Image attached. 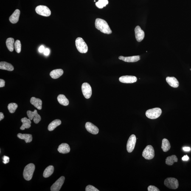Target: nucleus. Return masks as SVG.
Listing matches in <instances>:
<instances>
[{"label":"nucleus","instance_id":"5701e85b","mask_svg":"<svg viewBox=\"0 0 191 191\" xmlns=\"http://www.w3.org/2000/svg\"><path fill=\"white\" fill-rule=\"evenodd\" d=\"M17 136L20 139L24 140L26 143L31 142L33 139L32 136L31 134L19 133L17 135Z\"/></svg>","mask_w":191,"mask_h":191},{"label":"nucleus","instance_id":"e433bc0d","mask_svg":"<svg viewBox=\"0 0 191 191\" xmlns=\"http://www.w3.org/2000/svg\"><path fill=\"white\" fill-rule=\"evenodd\" d=\"M45 50L44 46H41L39 48L38 51L40 53H43L44 52Z\"/></svg>","mask_w":191,"mask_h":191},{"label":"nucleus","instance_id":"7ed1b4c3","mask_svg":"<svg viewBox=\"0 0 191 191\" xmlns=\"http://www.w3.org/2000/svg\"><path fill=\"white\" fill-rule=\"evenodd\" d=\"M75 45L77 50L81 53H86L88 52L87 45L83 38L78 37L76 39Z\"/></svg>","mask_w":191,"mask_h":191},{"label":"nucleus","instance_id":"7c9ffc66","mask_svg":"<svg viewBox=\"0 0 191 191\" xmlns=\"http://www.w3.org/2000/svg\"><path fill=\"white\" fill-rule=\"evenodd\" d=\"M18 107V105L17 104L14 103H9L7 106L9 111L11 113H15L17 108Z\"/></svg>","mask_w":191,"mask_h":191},{"label":"nucleus","instance_id":"aec40b11","mask_svg":"<svg viewBox=\"0 0 191 191\" xmlns=\"http://www.w3.org/2000/svg\"><path fill=\"white\" fill-rule=\"evenodd\" d=\"M31 120L28 119L27 118L24 117L21 119V121L22 123V125L20 127V129L22 130H25V128H29L31 127Z\"/></svg>","mask_w":191,"mask_h":191},{"label":"nucleus","instance_id":"72a5a7b5","mask_svg":"<svg viewBox=\"0 0 191 191\" xmlns=\"http://www.w3.org/2000/svg\"><path fill=\"white\" fill-rule=\"evenodd\" d=\"M147 190L148 191H160L158 188L154 186H149L147 188Z\"/></svg>","mask_w":191,"mask_h":191},{"label":"nucleus","instance_id":"f704fd0d","mask_svg":"<svg viewBox=\"0 0 191 191\" xmlns=\"http://www.w3.org/2000/svg\"><path fill=\"white\" fill-rule=\"evenodd\" d=\"M3 162L4 164L8 163L9 162V158L8 156H4L3 157Z\"/></svg>","mask_w":191,"mask_h":191},{"label":"nucleus","instance_id":"c85d7f7f","mask_svg":"<svg viewBox=\"0 0 191 191\" xmlns=\"http://www.w3.org/2000/svg\"><path fill=\"white\" fill-rule=\"evenodd\" d=\"M14 39L12 38H7L6 40V44L7 49L10 52H13L14 49Z\"/></svg>","mask_w":191,"mask_h":191},{"label":"nucleus","instance_id":"c9c22d12","mask_svg":"<svg viewBox=\"0 0 191 191\" xmlns=\"http://www.w3.org/2000/svg\"><path fill=\"white\" fill-rule=\"evenodd\" d=\"M5 85V81L2 79L0 80V88L3 87Z\"/></svg>","mask_w":191,"mask_h":191},{"label":"nucleus","instance_id":"ea45409f","mask_svg":"<svg viewBox=\"0 0 191 191\" xmlns=\"http://www.w3.org/2000/svg\"><path fill=\"white\" fill-rule=\"evenodd\" d=\"M183 150L185 151L188 152L190 151V148L189 147H183Z\"/></svg>","mask_w":191,"mask_h":191},{"label":"nucleus","instance_id":"423d86ee","mask_svg":"<svg viewBox=\"0 0 191 191\" xmlns=\"http://www.w3.org/2000/svg\"><path fill=\"white\" fill-rule=\"evenodd\" d=\"M164 184L169 188L176 189L179 186L178 180L174 178H167L164 181Z\"/></svg>","mask_w":191,"mask_h":191},{"label":"nucleus","instance_id":"bb28decb","mask_svg":"<svg viewBox=\"0 0 191 191\" xmlns=\"http://www.w3.org/2000/svg\"><path fill=\"white\" fill-rule=\"evenodd\" d=\"M171 145L168 140L166 139H162L161 148L164 152H167L170 150Z\"/></svg>","mask_w":191,"mask_h":191},{"label":"nucleus","instance_id":"4be33fe9","mask_svg":"<svg viewBox=\"0 0 191 191\" xmlns=\"http://www.w3.org/2000/svg\"><path fill=\"white\" fill-rule=\"evenodd\" d=\"M63 69H56L54 70L50 73V76L52 79H56L63 75Z\"/></svg>","mask_w":191,"mask_h":191},{"label":"nucleus","instance_id":"c756f323","mask_svg":"<svg viewBox=\"0 0 191 191\" xmlns=\"http://www.w3.org/2000/svg\"><path fill=\"white\" fill-rule=\"evenodd\" d=\"M108 3V0H99L98 2L96 3V5L99 8L102 9L105 7Z\"/></svg>","mask_w":191,"mask_h":191},{"label":"nucleus","instance_id":"79ce46f5","mask_svg":"<svg viewBox=\"0 0 191 191\" xmlns=\"http://www.w3.org/2000/svg\"><path fill=\"white\" fill-rule=\"evenodd\" d=\"M190 70L191 71V69H190Z\"/></svg>","mask_w":191,"mask_h":191},{"label":"nucleus","instance_id":"1a4fd4ad","mask_svg":"<svg viewBox=\"0 0 191 191\" xmlns=\"http://www.w3.org/2000/svg\"><path fill=\"white\" fill-rule=\"evenodd\" d=\"M136 142V136L134 135H131L129 138L127 144V150L128 153H131L134 150Z\"/></svg>","mask_w":191,"mask_h":191},{"label":"nucleus","instance_id":"9d476101","mask_svg":"<svg viewBox=\"0 0 191 191\" xmlns=\"http://www.w3.org/2000/svg\"><path fill=\"white\" fill-rule=\"evenodd\" d=\"M27 113L29 119L31 120L33 119L34 122L35 124H38L41 120V116L38 114L36 110H34V111H28Z\"/></svg>","mask_w":191,"mask_h":191},{"label":"nucleus","instance_id":"b1692460","mask_svg":"<svg viewBox=\"0 0 191 191\" xmlns=\"http://www.w3.org/2000/svg\"><path fill=\"white\" fill-rule=\"evenodd\" d=\"M61 124V121L59 119H56L53 121L49 124L48 126V130L49 131H52Z\"/></svg>","mask_w":191,"mask_h":191},{"label":"nucleus","instance_id":"f03ea898","mask_svg":"<svg viewBox=\"0 0 191 191\" xmlns=\"http://www.w3.org/2000/svg\"><path fill=\"white\" fill-rule=\"evenodd\" d=\"M35 169V164L31 163L27 164L25 167L23 172V176L26 181H30L32 179Z\"/></svg>","mask_w":191,"mask_h":191},{"label":"nucleus","instance_id":"473e14b6","mask_svg":"<svg viewBox=\"0 0 191 191\" xmlns=\"http://www.w3.org/2000/svg\"><path fill=\"white\" fill-rule=\"evenodd\" d=\"M86 191H99L97 189L92 186L88 185L86 188Z\"/></svg>","mask_w":191,"mask_h":191},{"label":"nucleus","instance_id":"a878e982","mask_svg":"<svg viewBox=\"0 0 191 191\" xmlns=\"http://www.w3.org/2000/svg\"><path fill=\"white\" fill-rule=\"evenodd\" d=\"M54 168L53 166L50 165L46 168L43 173V177L44 178H48L52 175L54 172Z\"/></svg>","mask_w":191,"mask_h":191},{"label":"nucleus","instance_id":"a19ab883","mask_svg":"<svg viewBox=\"0 0 191 191\" xmlns=\"http://www.w3.org/2000/svg\"><path fill=\"white\" fill-rule=\"evenodd\" d=\"M4 116L2 112L0 113V121H1L4 118Z\"/></svg>","mask_w":191,"mask_h":191},{"label":"nucleus","instance_id":"2f4dec72","mask_svg":"<svg viewBox=\"0 0 191 191\" xmlns=\"http://www.w3.org/2000/svg\"><path fill=\"white\" fill-rule=\"evenodd\" d=\"M14 47L16 52L18 53L21 52V42L19 40H17L14 43Z\"/></svg>","mask_w":191,"mask_h":191},{"label":"nucleus","instance_id":"f3484780","mask_svg":"<svg viewBox=\"0 0 191 191\" xmlns=\"http://www.w3.org/2000/svg\"><path fill=\"white\" fill-rule=\"evenodd\" d=\"M166 81L167 83L172 87L177 88L179 86V82L174 77H167L166 78Z\"/></svg>","mask_w":191,"mask_h":191},{"label":"nucleus","instance_id":"6ab92c4d","mask_svg":"<svg viewBox=\"0 0 191 191\" xmlns=\"http://www.w3.org/2000/svg\"><path fill=\"white\" fill-rule=\"evenodd\" d=\"M70 147L68 144L65 143H62L59 146L58 151L60 153L67 154L70 151Z\"/></svg>","mask_w":191,"mask_h":191},{"label":"nucleus","instance_id":"6e6552de","mask_svg":"<svg viewBox=\"0 0 191 191\" xmlns=\"http://www.w3.org/2000/svg\"><path fill=\"white\" fill-rule=\"evenodd\" d=\"M82 93L85 98L90 99L92 94L90 85L87 83H84L82 85Z\"/></svg>","mask_w":191,"mask_h":191},{"label":"nucleus","instance_id":"a211bd4d","mask_svg":"<svg viewBox=\"0 0 191 191\" xmlns=\"http://www.w3.org/2000/svg\"><path fill=\"white\" fill-rule=\"evenodd\" d=\"M30 102L31 104L39 110H41L42 109V102L39 99L36 98L35 97H32L31 99Z\"/></svg>","mask_w":191,"mask_h":191},{"label":"nucleus","instance_id":"0eeeda50","mask_svg":"<svg viewBox=\"0 0 191 191\" xmlns=\"http://www.w3.org/2000/svg\"><path fill=\"white\" fill-rule=\"evenodd\" d=\"M35 10L37 14L41 16L48 17L51 14L50 10L46 6L40 5L37 6Z\"/></svg>","mask_w":191,"mask_h":191},{"label":"nucleus","instance_id":"cd10ccee","mask_svg":"<svg viewBox=\"0 0 191 191\" xmlns=\"http://www.w3.org/2000/svg\"><path fill=\"white\" fill-rule=\"evenodd\" d=\"M178 161V158L176 155H172L167 157L166 159V164L168 165H172L175 162Z\"/></svg>","mask_w":191,"mask_h":191},{"label":"nucleus","instance_id":"39448f33","mask_svg":"<svg viewBox=\"0 0 191 191\" xmlns=\"http://www.w3.org/2000/svg\"><path fill=\"white\" fill-rule=\"evenodd\" d=\"M155 152L154 149L151 145H147L144 149L142 153V156L147 160H151L154 158Z\"/></svg>","mask_w":191,"mask_h":191},{"label":"nucleus","instance_id":"dca6fc26","mask_svg":"<svg viewBox=\"0 0 191 191\" xmlns=\"http://www.w3.org/2000/svg\"><path fill=\"white\" fill-rule=\"evenodd\" d=\"M20 12L18 9H16L9 18V21L13 24H16L19 20Z\"/></svg>","mask_w":191,"mask_h":191},{"label":"nucleus","instance_id":"f8f14e48","mask_svg":"<svg viewBox=\"0 0 191 191\" xmlns=\"http://www.w3.org/2000/svg\"><path fill=\"white\" fill-rule=\"evenodd\" d=\"M120 82L124 83L130 84L135 83L137 81V78L134 76H122L119 78Z\"/></svg>","mask_w":191,"mask_h":191},{"label":"nucleus","instance_id":"ddd939ff","mask_svg":"<svg viewBox=\"0 0 191 191\" xmlns=\"http://www.w3.org/2000/svg\"><path fill=\"white\" fill-rule=\"evenodd\" d=\"M135 31L136 40L138 42L142 41L145 37L144 31L141 29L139 26H138L135 28Z\"/></svg>","mask_w":191,"mask_h":191},{"label":"nucleus","instance_id":"4468645a","mask_svg":"<svg viewBox=\"0 0 191 191\" xmlns=\"http://www.w3.org/2000/svg\"><path fill=\"white\" fill-rule=\"evenodd\" d=\"M85 126L86 130L92 134L97 135L99 133L98 128L90 122H87Z\"/></svg>","mask_w":191,"mask_h":191},{"label":"nucleus","instance_id":"4c0bfd02","mask_svg":"<svg viewBox=\"0 0 191 191\" xmlns=\"http://www.w3.org/2000/svg\"><path fill=\"white\" fill-rule=\"evenodd\" d=\"M50 52V51L49 49H48V48H46V49H45L44 52L43 53H44L45 55L47 56L49 55Z\"/></svg>","mask_w":191,"mask_h":191},{"label":"nucleus","instance_id":"58836bf2","mask_svg":"<svg viewBox=\"0 0 191 191\" xmlns=\"http://www.w3.org/2000/svg\"><path fill=\"white\" fill-rule=\"evenodd\" d=\"M189 159V157L187 155H185L182 158V160L183 161H188Z\"/></svg>","mask_w":191,"mask_h":191},{"label":"nucleus","instance_id":"9b49d317","mask_svg":"<svg viewBox=\"0 0 191 191\" xmlns=\"http://www.w3.org/2000/svg\"><path fill=\"white\" fill-rule=\"evenodd\" d=\"M65 180L64 176L60 177L56 182L52 185L51 187L50 190L52 191H59L63 186Z\"/></svg>","mask_w":191,"mask_h":191},{"label":"nucleus","instance_id":"20e7f679","mask_svg":"<svg viewBox=\"0 0 191 191\" xmlns=\"http://www.w3.org/2000/svg\"><path fill=\"white\" fill-rule=\"evenodd\" d=\"M162 113V110L159 108H155L150 109L146 111L145 115L148 118L155 119L159 118Z\"/></svg>","mask_w":191,"mask_h":191},{"label":"nucleus","instance_id":"393cba45","mask_svg":"<svg viewBox=\"0 0 191 191\" xmlns=\"http://www.w3.org/2000/svg\"><path fill=\"white\" fill-rule=\"evenodd\" d=\"M57 100L60 105L67 106L69 105V102L66 96L63 94H59L57 97Z\"/></svg>","mask_w":191,"mask_h":191},{"label":"nucleus","instance_id":"f257e3e1","mask_svg":"<svg viewBox=\"0 0 191 191\" xmlns=\"http://www.w3.org/2000/svg\"><path fill=\"white\" fill-rule=\"evenodd\" d=\"M95 26L96 29L100 30L103 33L111 34L112 31L107 22L105 20L100 18H96L95 20Z\"/></svg>","mask_w":191,"mask_h":191},{"label":"nucleus","instance_id":"2eb2a0df","mask_svg":"<svg viewBox=\"0 0 191 191\" xmlns=\"http://www.w3.org/2000/svg\"><path fill=\"white\" fill-rule=\"evenodd\" d=\"M120 60H123L124 62L127 63H135L139 61L140 60V57L139 56H134L130 57H124L123 56H120L119 57Z\"/></svg>","mask_w":191,"mask_h":191},{"label":"nucleus","instance_id":"412c9836","mask_svg":"<svg viewBox=\"0 0 191 191\" xmlns=\"http://www.w3.org/2000/svg\"><path fill=\"white\" fill-rule=\"evenodd\" d=\"M0 69L9 71H12L14 70V67L10 63H7V62L3 61L1 62L0 63Z\"/></svg>","mask_w":191,"mask_h":191}]
</instances>
